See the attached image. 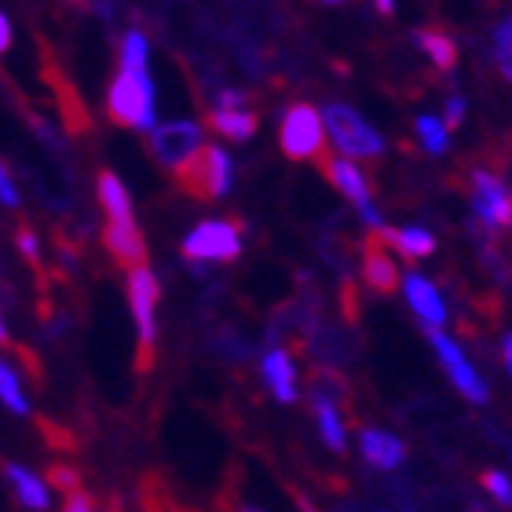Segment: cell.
Listing matches in <instances>:
<instances>
[{"label":"cell","mask_w":512,"mask_h":512,"mask_svg":"<svg viewBox=\"0 0 512 512\" xmlns=\"http://www.w3.org/2000/svg\"><path fill=\"white\" fill-rule=\"evenodd\" d=\"M260 374H264L267 388L275 392L278 403H293L297 399V366L286 348H275L260 359Z\"/></svg>","instance_id":"13"},{"label":"cell","mask_w":512,"mask_h":512,"mask_svg":"<svg viewBox=\"0 0 512 512\" xmlns=\"http://www.w3.org/2000/svg\"><path fill=\"white\" fill-rule=\"evenodd\" d=\"M0 403L8 406L11 414H30V399H26V392H22L19 374H15L4 359H0Z\"/></svg>","instance_id":"23"},{"label":"cell","mask_w":512,"mask_h":512,"mask_svg":"<svg viewBox=\"0 0 512 512\" xmlns=\"http://www.w3.org/2000/svg\"><path fill=\"white\" fill-rule=\"evenodd\" d=\"M414 41L421 44V52L436 63V70H454V63H458V48H454V41H450V33L436 30V26H425V30L414 33Z\"/></svg>","instance_id":"21"},{"label":"cell","mask_w":512,"mask_h":512,"mask_svg":"<svg viewBox=\"0 0 512 512\" xmlns=\"http://www.w3.org/2000/svg\"><path fill=\"white\" fill-rule=\"evenodd\" d=\"M472 205H476V216H480L483 224L491 227L512 224V191L494 172L487 169L472 172Z\"/></svg>","instance_id":"9"},{"label":"cell","mask_w":512,"mask_h":512,"mask_svg":"<svg viewBox=\"0 0 512 512\" xmlns=\"http://www.w3.org/2000/svg\"><path fill=\"white\" fill-rule=\"evenodd\" d=\"M110 118L136 132H154L158 128V92L150 74H121L110 85Z\"/></svg>","instance_id":"2"},{"label":"cell","mask_w":512,"mask_h":512,"mask_svg":"<svg viewBox=\"0 0 512 512\" xmlns=\"http://www.w3.org/2000/svg\"><path fill=\"white\" fill-rule=\"evenodd\" d=\"M417 136H421V147L428 150V154H443V150L450 147V132L447 125L439 118H417Z\"/></svg>","instance_id":"24"},{"label":"cell","mask_w":512,"mask_h":512,"mask_svg":"<svg viewBox=\"0 0 512 512\" xmlns=\"http://www.w3.org/2000/svg\"><path fill=\"white\" fill-rule=\"evenodd\" d=\"M326 176H330V183L337 187V191L348 198V202L363 213V220L366 224H374V227H381V213L374 209V202H370V180H366V172L355 165V161H348V158H330L326 161Z\"/></svg>","instance_id":"10"},{"label":"cell","mask_w":512,"mask_h":512,"mask_svg":"<svg viewBox=\"0 0 512 512\" xmlns=\"http://www.w3.org/2000/svg\"><path fill=\"white\" fill-rule=\"evenodd\" d=\"M505 363H509V374H512V333L505 337Z\"/></svg>","instance_id":"33"},{"label":"cell","mask_w":512,"mask_h":512,"mask_svg":"<svg viewBox=\"0 0 512 512\" xmlns=\"http://www.w3.org/2000/svg\"><path fill=\"white\" fill-rule=\"evenodd\" d=\"M403 293H406V304L414 308V315L421 322H428V330H443V322H447V308H443V297H439V289L421 275H406L403 282Z\"/></svg>","instance_id":"11"},{"label":"cell","mask_w":512,"mask_h":512,"mask_svg":"<svg viewBox=\"0 0 512 512\" xmlns=\"http://www.w3.org/2000/svg\"><path fill=\"white\" fill-rule=\"evenodd\" d=\"M0 205H8V209L19 205V187H15V180H11V172L4 161H0Z\"/></svg>","instance_id":"27"},{"label":"cell","mask_w":512,"mask_h":512,"mask_svg":"<svg viewBox=\"0 0 512 512\" xmlns=\"http://www.w3.org/2000/svg\"><path fill=\"white\" fill-rule=\"evenodd\" d=\"M461 118H465V99L450 96L447 99V114H443V125H447V132H450V128H458Z\"/></svg>","instance_id":"29"},{"label":"cell","mask_w":512,"mask_h":512,"mask_svg":"<svg viewBox=\"0 0 512 512\" xmlns=\"http://www.w3.org/2000/svg\"><path fill=\"white\" fill-rule=\"evenodd\" d=\"M8 44H11V22H8V15L0 11V52H8Z\"/></svg>","instance_id":"32"},{"label":"cell","mask_w":512,"mask_h":512,"mask_svg":"<svg viewBox=\"0 0 512 512\" xmlns=\"http://www.w3.org/2000/svg\"><path fill=\"white\" fill-rule=\"evenodd\" d=\"M15 242H19L22 256H30V264H41V246H37V235H33V231L22 227L19 235H15Z\"/></svg>","instance_id":"28"},{"label":"cell","mask_w":512,"mask_h":512,"mask_svg":"<svg viewBox=\"0 0 512 512\" xmlns=\"http://www.w3.org/2000/svg\"><path fill=\"white\" fill-rule=\"evenodd\" d=\"M322 125H326V139L337 147L341 158L355 161V158H381L384 154L381 132L363 114L344 107V103H330V107L322 110Z\"/></svg>","instance_id":"1"},{"label":"cell","mask_w":512,"mask_h":512,"mask_svg":"<svg viewBox=\"0 0 512 512\" xmlns=\"http://www.w3.org/2000/svg\"><path fill=\"white\" fill-rule=\"evenodd\" d=\"M52 480L63 487V491H74L77 494V472L74 469H52Z\"/></svg>","instance_id":"30"},{"label":"cell","mask_w":512,"mask_h":512,"mask_svg":"<svg viewBox=\"0 0 512 512\" xmlns=\"http://www.w3.org/2000/svg\"><path fill=\"white\" fill-rule=\"evenodd\" d=\"M381 242L406 260H425V256L436 253V238L421 227H388V231H381Z\"/></svg>","instance_id":"18"},{"label":"cell","mask_w":512,"mask_h":512,"mask_svg":"<svg viewBox=\"0 0 512 512\" xmlns=\"http://www.w3.org/2000/svg\"><path fill=\"white\" fill-rule=\"evenodd\" d=\"M150 150H154V158H158L165 169H172L180 176V172L205 150V132H202V125H194V121H165V125H158L150 132Z\"/></svg>","instance_id":"4"},{"label":"cell","mask_w":512,"mask_h":512,"mask_svg":"<svg viewBox=\"0 0 512 512\" xmlns=\"http://www.w3.org/2000/svg\"><path fill=\"white\" fill-rule=\"evenodd\" d=\"M494 59H498V70L512 81V19H505L494 33Z\"/></svg>","instance_id":"25"},{"label":"cell","mask_w":512,"mask_h":512,"mask_svg":"<svg viewBox=\"0 0 512 512\" xmlns=\"http://www.w3.org/2000/svg\"><path fill=\"white\" fill-rule=\"evenodd\" d=\"M242 253V231L227 220H205L183 238V256L191 264L205 267V264H227Z\"/></svg>","instance_id":"5"},{"label":"cell","mask_w":512,"mask_h":512,"mask_svg":"<svg viewBox=\"0 0 512 512\" xmlns=\"http://www.w3.org/2000/svg\"><path fill=\"white\" fill-rule=\"evenodd\" d=\"M0 341H8V330H4V319H0Z\"/></svg>","instance_id":"34"},{"label":"cell","mask_w":512,"mask_h":512,"mask_svg":"<svg viewBox=\"0 0 512 512\" xmlns=\"http://www.w3.org/2000/svg\"><path fill=\"white\" fill-rule=\"evenodd\" d=\"M363 275H366V282H370V289H377V293H392V289L399 286V267H395V260L388 256L384 242H377V238L366 242Z\"/></svg>","instance_id":"16"},{"label":"cell","mask_w":512,"mask_h":512,"mask_svg":"<svg viewBox=\"0 0 512 512\" xmlns=\"http://www.w3.org/2000/svg\"><path fill=\"white\" fill-rule=\"evenodd\" d=\"M242 512H260V509H253V505H249V509H242Z\"/></svg>","instance_id":"35"},{"label":"cell","mask_w":512,"mask_h":512,"mask_svg":"<svg viewBox=\"0 0 512 512\" xmlns=\"http://www.w3.org/2000/svg\"><path fill=\"white\" fill-rule=\"evenodd\" d=\"M63 512H96V505L88 502L85 494H70V502H66Z\"/></svg>","instance_id":"31"},{"label":"cell","mask_w":512,"mask_h":512,"mask_svg":"<svg viewBox=\"0 0 512 512\" xmlns=\"http://www.w3.org/2000/svg\"><path fill=\"white\" fill-rule=\"evenodd\" d=\"M428 341H432V348H436L439 363H443L447 377L454 381V388H458L465 399H472V403H483V399H487V384H483L480 374L472 370V363L465 359V352H461L458 344L450 341L443 330H428Z\"/></svg>","instance_id":"8"},{"label":"cell","mask_w":512,"mask_h":512,"mask_svg":"<svg viewBox=\"0 0 512 512\" xmlns=\"http://www.w3.org/2000/svg\"><path fill=\"white\" fill-rule=\"evenodd\" d=\"M147 59H150V41L143 37L139 30L125 33V41H121V74H143L147 70Z\"/></svg>","instance_id":"22"},{"label":"cell","mask_w":512,"mask_h":512,"mask_svg":"<svg viewBox=\"0 0 512 512\" xmlns=\"http://www.w3.org/2000/svg\"><path fill=\"white\" fill-rule=\"evenodd\" d=\"M158 297H161V286L147 267L128 271V304H132V319H136V330H139V366L143 370L154 359V341H158V319H154Z\"/></svg>","instance_id":"3"},{"label":"cell","mask_w":512,"mask_h":512,"mask_svg":"<svg viewBox=\"0 0 512 512\" xmlns=\"http://www.w3.org/2000/svg\"><path fill=\"white\" fill-rule=\"evenodd\" d=\"M180 183L198 198H224L235 183V165H231V154L224 147H213L205 143V150L198 158L180 172Z\"/></svg>","instance_id":"7"},{"label":"cell","mask_w":512,"mask_h":512,"mask_svg":"<svg viewBox=\"0 0 512 512\" xmlns=\"http://www.w3.org/2000/svg\"><path fill=\"white\" fill-rule=\"evenodd\" d=\"M4 476H8V483L15 487V494H19V502L26 505V509H33V512L52 509V487H48L33 469L8 461V465H4Z\"/></svg>","instance_id":"15"},{"label":"cell","mask_w":512,"mask_h":512,"mask_svg":"<svg viewBox=\"0 0 512 512\" xmlns=\"http://www.w3.org/2000/svg\"><path fill=\"white\" fill-rule=\"evenodd\" d=\"M209 128H216L220 136L235 139V143H246L256 132V114L246 107H216L209 110Z\"/></svg>","instance_id":"20"},{"label":"cell","mask_w":512,"mask_h":512,"mask_svg":"<svg viewBox=\"0 0 512 512\" xmlns=\"http://www.w3.org/2000/svg\"><path fill=\"white\" fill-rule=\"evenodd\" d=\"M278 143L293 161H308L315 154H322L326 147V125L322 114L311 103H297L282 114V128H278Z\"/></svg>","instance_id":"6"},{"label":"cell","mask_w":512,"mask_h":512,"mask_svg":"<svg viewBox=\"0 0 512 512\" xmlns=\"http://www.w3.org/2000/svg\"><path fill=\"white\" fill-rule=\"evenodd\" d=\"M99 202L107 209V224H136L132 220V198H128L121 176L99 172Z\"/></svg>","instance_id":"19"},{"label":"cell","mask_w":512,"mask_h":512,"mask_svg":"<svg viewBox=\"0 0 512 512\" xmlns=\"http://www.w3.org/2000/svg\"><path fill=\"white\" fill-rule=\"evenodd\" d=\"M311 410H315V421H319V439L333 450V454H341L344 443H348V421L341 417L337 399H322V395H315Z\"/></svg>","instance_id":"17"},{"label":"cell","mask_w":512,"mask_h":512,"mask_svg":"<svg viewBox=\"0 0 512 512\" xmlns=\"http://www.w3.org/2000/svg\"><path fill=\"white\" fill-rule=\"evenodd\" d=\"M359 447H363V458L381 472H392L403 465L406 458V447L392 432H381V428H363V436H359Z\"/></svg>","instance_id":"14"},{"label":"cell","mask_w":512,"mask_h":512,"mask_svg":"<svg viewBox=\"0 0 512 512\" xmlns=\"http://www.w3.org/2000/svg\"><path fill=\"white\" fill-rule=\"evenodd\" d=\"M103 242H107L110 256H114L121 267H128V271L147 267V246H143V235H139L136 224H107Z\"/></svg>","instance_id":"12"},{"label":"cell","mask_w":512,"mask_h":512,"mask_svg":"<svg viewBox=\"0 0 512 512\" xmlns=\"http://www.w3.org/2000/svg\"><path fill=\"white\" fill-rule=\"evenodd\" d=\"M483 487H487L502 505H512V483L505 480L502 472H483Z\"/></svg>","instance_id":"26"}]
</instances>
